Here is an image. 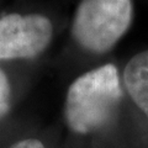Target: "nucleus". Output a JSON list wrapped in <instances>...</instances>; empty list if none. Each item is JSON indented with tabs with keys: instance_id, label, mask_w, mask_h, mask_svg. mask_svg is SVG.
<instances>
[{
	"instance_id": "nucleus-1",
	"label": "nucleus",
	"mask_w": 148,
	"mask_h": 148,
	"mask_svg": "<svg viewBox=\"0 0 148 148\" xmlns=\"http://www.w3.org/2000/svg\"><path fill=\"white\" fill-rule=\"evenodd\" d=\"M122 96L117 69L106 64L79 77L66 100V119L73 131L89 133L109 121Z\"/></svg>"
},
{
	"instance_id": "nucleus-2",
	"label": "nucleus",
	"mask_w": 148,
	"mask_h": 148,
	"mask_svg": "<svg viewBox=\"0 0 148 148\" xmlns=\"http://www.w3.org/2000/svg\"><path fill=\"white\" fill-rule=\"evenodd\" d=\"M131 0H82L73 18L72 34L82 47L104 53L128 30Z\"/></svg>"
},
{
	"instance_id": "nucleus-3",
	"label": "nucleus",
	"mask_w": 148,
	"mask_h": 148,
	"mask_svg": "<svg viewBox=\"0 0 148 148\" xmlns=\"http://www.w3.org/2000/svg\"><path fill=\"white\" fill-rule=\"evenodd\" d=\"M53 27L42 15L10 14L0 18V59L32 58L46 49Z\"/></svg>"
},
{
	"instance_id": "nucleus-4",
	"label": "nucleus",
	"mask_w": 148,
	"mask_h": 148,
	"mask_svg": "<svg viewBox=\"0 0 148 148\" xmlns=\"http://www.w3.org/2000/svg\"><path fill=\"white\" fill-rule=\"evenodd\" d=\"M123 79L131 98L148 117V51L131 58L125 68Z\"/></svg>"
},
{
	"instance_id": "nucleus-5",
	"label": "nucleus",
	"mask_w": 148,
	"mask_h": 148,
	"mask_svg": "<svg viewBox=\"0 0 148 148\" xmlns=\"http://www.w3.org/2000/svg\"><path fill=\"white\" fill-rule=\"evenodd\" d=\"M10 108V84L1 69H0V116L5 115Z\"/></svg>"
},
{
	"instance_id": "nucleus-6",
	"label": "nucleus",
	"mask_w": 148,
	"mask_h": 148,
	"mask_svg": "<svg viewBox=\"0 0 148 148\" xmlns=\"http://www.w3.org/2000/svg\"><path fill=\"white\" fill-rule=\"evenodd\" d=\"M11 148H45L43 145L37 140H25L15 143Z\"/></svg>"
}]
</instances>
